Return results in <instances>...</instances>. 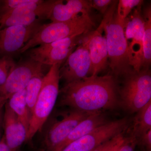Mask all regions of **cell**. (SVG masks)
I'll use <instances>...</instances> for the list:
<instances>
[{
    "instance_id": "26",
    "label": "cell",
    "mask_w": 151,
    "mask_h": 151,
    "mask_svg": "<svg viewBox=\"0 0 151 151\" xmlns=\"http://www.w3.org/2000/svg\"><path fill=\"white\" fill-rule=\"evenodd\" d=\"M137 141L145 148L146 151H151V129L142 135Z\"/></svg>"
},
{
    "instance_id": "23",
    "label": "cell",
    "mask_w": 151,
    "mask_h": 151,
    "mask_svg": "<svg viewBox=\"0 0 151 151\" xmlns=\"http://www.w3.org/2000/svg\"><path fill=\"white\" fill-rule=\"evenodd\" d=\"M15 65L12 57H0V88L5 84L9 74Z\"/></svg>"
},
{
    "instance_id": "16",
    "label": "cell",
    "mask_w": 151,
    "mask_h": 151,
    "mask_svg": "<svg viewBox=\"0 0 151 151\" xmlns=\"http://www.w3.org/2000/svg\"><path fill=\"white\" fill-rule=\"evenodd\" d=\"M91 1L55 0L49 19L52 22L68 21L83 14H90Z\"/></svg>"
},
{
    "instance_id": "8",
    "label": "cell",
    "mask_w": 151,
    "mask_h": 151,
    "mask_svg": "<svg viewBox=\"0 0 151 151\" xmlns=\"http://www.w3.org/2000/svg\"><path fill=\"white\" fill-rule=\"evenodd\" d=\"M93 113L73 109L61 113V117L59 119H52L44 134V149L46 151H53L65 139L79 123Z\"/></svg>"
},
{
    "instance_id": "2",
    "label": "cell",
    "mask_w": 151,
    "mask_h": 151,
    "mask_svg": "<svg viewBox=\"0 0 151 151\" xmlns=\"http://www.w3.org/2000/svg\"><path fill=\"white\" fill-rule=\"evenodd\" d=\"M116 2L106 12L103 23L107 41L110 67L116 75H125L132 70L129 64L124 22L116 13Z\"/></svg>"
},
{
    "instance_id": "4",
    "label": "cell",
    "mask_w": 151,
    "mask_h": 151,
    "mask_svg": "<svg viewBox=\"0 0 151 151\" xmlns=\"http://www.w3.org/2000/svg\"><path fill=\"white\" fill-rule=\"evenodd\" d=\"M94 26L90 14H83L62 22L43 24L40 30L17 54H22L37 45L51 43L73 36L86 34Z\"/></svg>"
},
{
    "instance_id": "25",
    "label": "cell",
    "mask_w": 151,
    "mask_h": 151,
    "mask_svg": "<svg viewBox=\"0 0 151 151\" xmlns=\"http://www.w3.org/2000/svg\"><path fill=\"white\" fill-rule=\"evenodd\" d=\"M137 144V141L136 138L132 137L125 138L119 151H135L136 145Z\"/></svg>"
},
{
    "instance_id": "27",
    "label": "cell",
    "mask_w": 151,
    "mask_h": 151,
    "mask_svg": "<svg viewBox=\"0 0 151 151\" xmlns=\"http://www.w3.org/2000/svg\"><path fill=\"white\" fill-rule=\"evenodd\" d=\"M124 132L119 134L116 137H114L111 139L109 140L107 142L103 143L100 145L99 147H97L96 148L90 151H107L108 149L110 148L112 146L117 142L119 139L122 134H124Z\"/></svg>"
},
{
    "instance_id": "10",
    "label": "cell",
    "mask_w": 151,
    "mask_h": 151,
    "mask_svg": "<svg viewBox=\"0 0 151 151\" xmlns=\"http://www.w3.org/2000/svg\"><path fill=\"white\" fill-rule=\"evenodd\" d=\"M129 120L127 117L109 121L84 137L70 143L60 151H90L127 129Z\"/></svg>"
},
{
    "instance_id": "30",
    "label": "cell",
    "mask_w": 151,
    "mask_h": 151,
    "mask_svg": "<svg viewBox=\"0 0 151 151\" xmlns=\"http://www.w3.org/2000/svg\"><path fill=\"white\" fill-rule=\"evenodd\" d=\"M8 99L3 96H0V109L3 108L6 103L7 102Z\"/></svg>"
},
{
    "instance_id": "13",
    "label": "cell",
    "mask_w": 151,
    "mask_h": 151,
    "mask_svg": "<svg viewBox=\"0 0 151 151\" xmlns=\"http://www.w3.org/2000/svg\"><path fill=\"white\" fill-rule=\"evenodd\" d=\"M83 39V38H82ZM68 56L59 69L60 79L66 83L81 80L92 73V64L88 47L83 40Z\"/></svg>"
},
{
    "instance_id": "19",
    "label": "cell",
    "mask_w": 151,
    "mask_h": 151,
    "mask_svg": "<svg viewBox=\"0 0 151 151\" xmlns=\"http://www.w3.org/2000/svg\"><path fill=\"white\" fill-rule=\"evenodd\" d=\"M151 129V101L137 112L133 122L131 137L139 139Z\"/></svg>"
},
{
    "instance_id": "21",
    "label": "cell",
    "mask_w": 151,
    "mask_h": 151,
    "mask_svg": "<svg viewBox=\"0 0 151 151\" xmlns=\"http://www.w3.org/2000/svg\"><path fill=\"white\" fill-rule=\"evenodd\" d=\"M44 76L43 72L37 74L30 80L25 88L26 100L31 116L40 92Z\"/></svg>"
},
{
    "instance_id": "6",
    "label": "cell",
    "mask_w": 151,
    "mask_h": 151,
    "mask_svg": "<svg viewBox=\"0 0 151 151\" xmlns=\"http://www.w3.org/2000/svg\"><path fill=\"white\" fill-rule=\"evenodd\" d=\"M55 0H35L20 6L0 17V29L13 26H26L49 19Z\"/></svg>"
},
{
    "instance_id": "18",
    "label": "cell",
    "mask_w": 151,
    "mask_h": 151,
    "mask_svg": "<svg viewBox=\"0 0 151 151\" xmlns=\"http://www.w3.org/2000/svg\"><path fill=\"white\" fill-rule=\"evenodd\" d=\"M26 93L25 89L15 93L9 98L7 103L10 108L23 124L27 132L31 116L26 100Z\"/></svg>"
},
{
    "instance_id": "5",
    "label": "cell",
    "mask_w": 151,
    "mask_h": 151,
    "mask_svg": "<svg viewBox=\"0 0 151 151\" xmlns=\"http://www.w3.org/2000/svg\"><path fill=\"white\" fill-rule=\"evenodd\" d=\"M125 76L121 89V103L131 113H137L151 101V76L148 69L133 70Z\"/></svg>"
},
{
    "instance_id": "9",
    "label": "cell",
    "mask_w": 151,
    "mask_h": 151,
    "mask_svg": "<svg viewBox=\"0 0 151 151\" xmlns=\"http://www.w3.org/2000/svg\"><path fill=\"white\" fill-rule=\"evenodd\" d=\"M140 6L134 9L124 22V34L128 46L130 66L136 71H139L142 65L143 41L145 21L141 14Z\"/></svg>"
},
{
    "instance_id": "31",
    "label": "cell",
    "mask_w": 151,
    "mask_h": 151,
    "mask_svg": "<svg viewBox=\"0 0 151 151\" xmlns=\"http://www.w3.org/2000/svg\"><path fill=\"white\" fill-rule=\"evenodd\" d=\"M3 108L0 109V143L2 138H1V129L2 125L3 122V115H3Z\"/></svg>"
},
{
    "instance_id": "20",
    "label": "cell",
    "mask_w": 151,
    "mask_h": 151,
    "mask_svg": "<svg viewBox=\"0 0 151 151\" xmlns=\"http://www.w3.org/2000/svg\"><path fill=\"white\" fill-rule=\"evenodd\" d=\"M145 21L143 41V58L142 67L148 69L151 61V9L150 6L146 9L143 16Z\"/></svg>"
},
{
    "instance_id": "3",
    "label": "cell",
    "mask_w": 151,
    "mask_h": 151,
    "mask_svg": "<svg viewBox=\"0 0 151 151\" xmlns=\"http://www.w3.org/2000/svg\"><path fill=\"white\" fill-rule=\"evenodd\" d=\"M60 64L52 65L44 76L40 92L31 116L26 141L32 140L43 127L51 114L59 94Z\"/></svg>"
},
{
    "instance_id": "1",
    "label": "cell",
    "mask_w": 151,
    "mask_h": 151,
    "mask_svg": "<svg viewBox=\"0 0 151 151\" xmlns=\"http://www.w3.org/2000/svg\"><path fill=\"white\" fill-rule=\"evenodd\" d=\"M59 93L60 106L77 111L98 112L114 109L119 103L116 81L110 75H91L66 83Z\"/></svg>"
},
{
    "instance_id": "29",
    "label": "cell",
    "mask_w": 151,
    "mask_h": 151,
    "mask_svg": "<svg viewBox=\"0 0 151 151\" xmlns=\"http://www.w3.org/2000/svg\"><path fill=\"white\" fill-rule=\"evenodd\" d=\"M0 151H12L6 143L4 135L1 138V140L0 143Z\"/></svg>"
},
{
    "instance_id": "28",
    "label": "cell",
    "mask_w": 151,
    "mask_h": 151,
    "mask_svg": "<svg viewBox=\"0 0 151 151\" xmlns=\"http://www.w3.org/2000/svg\"><path fill=\"white\" fill-rule=\"evenodd\" d=\"M125 138L124 137V134H122L119 139L117 140L114 145L107 151H119L120 147L124 142Z\"/></svg>"
},
{
    "instance_id": "22",
    "label": "cell",
    "mask_w": 151,
    "mask_h": 151,
    "mask_svg": "<svg viewBox=\"0 0 151 151\" xmlns=\"http://www.w3.org/2000/svg\"><path fill=\"white\" fill-rule=\"evenodd\" d=\"M141 0H120L116 13L119 19L125 21L133 9L140 6L143 3Z\"/></svg>"
},
{
    "instance_id": "12",
    "label": "cell",
    "mask_w": 151,
    "mask_h": 151,
    "mask_svg": "<svg viewBox=\"0 0 151 151\" xmlns=\"http://www.w3.org/2000/svg\"><path fill=\"white\" fill-rule=\"evenodd\" d=\"M43 65L30 58L16 65L0 88V96L9 100L13 94L25 89L34 76L43 72Z\"/></svg>"
},
{
    "instance_id": "15",
    "label": "cell",
    "mask_w": 151,
    "mask_h": 151,
    "mask_svg": "<svg viewBox=\"0 0 151 151\" xmlns=\"http://www.w3.org/2000/svg\"><path fill=\"white\" fill-rule=\"evenodd\" d=\"M4 106L3 123L6 143L11 151H18L26 141L27 132L23 124L10 108L7 102Z\"/></svg>"
},
{
    "instance_id": "14",
    "label": "cell",
    "mask_w": 151,
    "mask_h": 151,
    "mask_svg": "<svg viewBox=\"0 0 151 151\" xmlns=\"http://www.w3.org/2000/svg\"><path fill=\"white\" fill-rule=\"evenodd\" d=\"M104 28L101 22L99 27L84 36L83 40L88 47L92 64L91 75H97L106 67L108 58V47Z\"/></svg>"
},
{
    "instance_id": "7",
    "label": "cell",
    "mask_w": 151,
    "mask_h": 151,
    "mask_svg": "<svg viewBox=\"0 0 151 151\" xmlns=\"http://www.w3.org/2000/svg\"><path fill=\"white\" fill-rule=\"evenodd\" d=\"M86 34L73 36L51 43L41 45L27 52L30 59L42 65H61Z\"/></svg>"
},
{
    "instance_id": "11",
    "label": "cell",
    "mask_w": 151,
    "mask_h": 151,
    "mask_svg": "<svg viewBox=\"0 0 151 151\" xmlns=\"http://www.w3.org/2000/svg\"><path fill=\"white\" fill-rule=\"evenodd\" d=\"M41 22L0 29V57L17 54L42 27L43 24Z\"/></svg>"
},
{
    "instance_id": "24",
    "label": "cell",
    "mask_w": 151,
    "mask_h": 151,
    "mask_svg": "<svg viewBox=\"0 0 151 151\" xmlns=\"http://www.w3.org/2000/svg\"><path fill=\"white\" fill-rule=\"evenodd\" d=\"M111 0H93L91 1V6L103 14L108 11V8L113 4Z\"/></svg>"
},
{
    "instance_id": "17",
    "label": "cell",
    "mask_w": 151,
    "mask_h": 151,
    "mask_svg": "<svg viewBox=\"0 0 151 151\" xmlns=\"http://www.w3.org/2000/svg\"><path fill=\"white\" fill-rule=\"evenodd\" d=\"M109 122L101 111L94 112L79 123L65 139L52 151H61L70 143L77 140Z\"/></svg>"
}]
</instances>
